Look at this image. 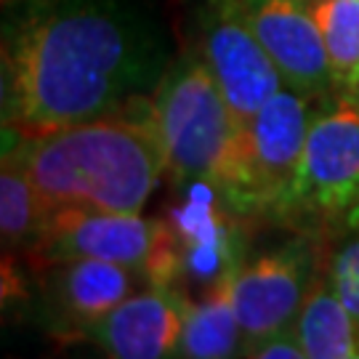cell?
I'll return each mask as SVG.
<instances>
[{
  "label": "cell",
  "mask_w": 359,
  "mask_h": 359,
  "mask_svg": "<svg viewBox=\"0 0 359 359\" xmlns=\"http://www.w3.org/2000/svg\"><path fill=\"white\" fill-rule=\"evenodd\" d=\"M179 56L163 0H11L3 130L35 136L144 102Z\"/></svg>",
  "instance_id": "obj_1"
},
{
  "label": "cell",
  "mask_w": 359,
  "mask_h": 359,
  "mask_svg": "<svg viewBox=\"0 0 359 359\" xmlns=\"http://www.w3.org/2000/svg\"><path fill=\"white\" fill-rule=\"evenodd\" d=\"M3 133V149L16 154L53 210L142 213L160 181L168 179L149 99L35 136Z\"/></svg>",
  "instance_id": "obj_2"
},
{
  "label": "cell",
  "mask_w": 359,
  "mask_h": 359,
  "mask_svg": "<svg viewBox=\"0 0 359 359\" xmlns=\"http://www.w3.org/2000/svg\"><path fill=\"white\" fill-rule=\"evenodd\" d=\"M165 152L168 179L205 187L237 216H250L243 136L229 102L197 48L179 51L149 96Z\"/></svg>",
  "instance_id": "obj_3"
},
{
  "label": "cell",
  "mask_w": 359,
  "mask_h": 359,
  "mask_svg": "<svg viewBox=\"0 0 359 359\" xmlns=\"http://www.w3.org/2000/svg\"><path fill=\"white\" fill-rule=\"evenodd\" d=\"M359 218V93L317 102L283 226L327 237Z\"/></svg>",
  "instance_id": "obj_4"
},
{
  "label": "cell",
  "mask_w": 359,
  "mask_h": 359,
  "mask_svg": "<svg viewBox=\"0 0 359 359\" xmlns=\"http://www.w3.org/2000/svg\"><path fill=\"white\" fill-rule=\"evenodd\" d=\"M40 264L65 258H99L139 271L147 283L168 285L173 271V234L144 213H109L62 208L32 253Z\"/></svg>",
  "instance_id": "obj_5"
},
{
  "label": "cell",
  "mask_w": 359,
  "mask_h": 359,
  "mask_svg": "<svg viewBox=\"0 0 359 359\" xmlns=\"http://www.w3.org/2000/svg\"><path fill=\"white\" fill-rule=\"evenodd\" d=\"M317 102L283 86L245 126L243 154L250 216L283 224Z\"/></svg>",
  "instance_id": "obj_6"
},
{
  "label": "cell",
  "mask_w": 359,
  "mask_h": 359,
  "mask_svg": "<svg viewBox=\"0 0 359 359\" xmlns=\"http://www.w3.org/2000/svg\"><path fill=\"white\" fill-rule=\"evenodd\" d=\"M320 271L314 234L306 231L234 264L229 290L245 341L290 327Z\"/></svg>",
  "instance_id": "obj_7"
},
{
  "label": "cell",
  "mask_w": 359,
  "mask_h": 359,
  "mask_svg": "<svg viewBox=\"0 0 359 359\" xmlns=\"http://www.w3.org/2000/svg\"><path fill=\"white\" fill-rule=\"evenodd\" d=\"M194 48L243 128L285 86L271 56L224 0L200 3Z\"/></svg>",
  "instance_id": "obj_8"
},
{
  "label": "cell",
  "mask_w": 359,
  "mask_h": 359,
  "mask_svg": "<svg viewBox=\"0 0 359 359\" xmlns=\"http://www.w3.org/2000/svg\"><path fill=\"white\" fill-rule=\"evenodd\" d=\"M264 51L271 56L285 86L314 102L335 93L330 67L309 0H224Z\"/></svg>",
  "instance_id": "obj_9"
},
{
  "label": "cell",
  "mask_w": 359,
  "mask_h": 359,
  "mask_svg": "<svg viewBox=\"0 0 359 359\" xmlns=\"http://www.w3.org/2000/svg\"><path fill=\"white\" fill-rule=\"evenodd\" d=\"M189 298L173 285H147L96 320L80 341L112 359L176 357Z\"/></svg>",
  "instance_id": "obj_10"
},
{
  "label": "cell",
  "mask_w": 359,
  "mask_h": 359,
  "mask_svg": "<svg viewBox=\"0 0 359 359\" xmlns=\"http://www.w3.org/2000/svg\"><path fill=\"white\" fill-rule=\"evenodd\" d=\"M142 283L147 280L139 271L99 258L46 261V271L40 277V306L46 325L56 333L83 338L93 322L136 293Z\"/></svg>",
  "instance_id": "obj_11"
},
{
  "label": "cell",
  "mask_w": 359,
  "mask_h": 359,
  "mask_svg": "<svg viewBox=\"0 0 359 359\" xmlns=\"http://www.w3.org/2000/svg\"><path fill=\"white\" fill-rule=\"evenodd\" d=\"M306 359H359V325L322 266L293 322Z\"/></svg>",
  "instance_id": "obj_12"
},
{
  "label": "cell",
  "mask_w": 359,
  "mask_h": 359,
  "mask_svg": "<svg viewBox=\"0 0 359 359\" xmlns=\"http://www.w3.org/2000/svg\"><path fill=\"white\" fill-rule=\"evenodd\" d=\"M229 269L221 274L218 283H213L208 287L205 295L200 301L189 304L176 357L181 359L240 357L245 344V333L240 320H237L234 304H231Z\"/></svg>",
  "instance_id": "obj_13"
},
{
  "label": "cell",
  "mask_w": 359,
  "mask_h": 359,
  "mask_svg": "<svg viewBox=\"0 0 359 359\" xmlns=\"http://www.w3.org/2000/svg\"><path fill=\"white\" fill-rule=\"evenodd\" d=\"M53 218V208L43 200L38 187L11 149H3L0 168V237L11 253H35Z\"/></svg>",
  "instance_id": "obj_14"
},
{
  "label": "cell",
  "mask_w": 359,
  "mask_h": 359,
  "mask_svg": "<svg viewBox=\"0 0 359 359\" xmlns=\"http://www.w3.org/2000/svg\"><path fill=\"white\" fill-rule=\"evenodd\" d=\"M335 93H359V0H309Z\"/></svg>",
  "instance_id": "obj_15"
},
{
  "label": "cell",
  "mask_w": 359,
  "mask_h": 359,
  "mask_svg": "<svg viewBox=\"0 0 359 359\" xmlns=\"http://www.w3.org/2000/svg\"><path fill=\"white\" fill-rule=\"evenodd\" d=\"M335 237H338V243H335L325 269L330 274L341 301L346 304L351 317L359 325V218L354 224H348L344 231H338Z\"/></svg>",
  "instance_id": "obj_16"
},
{
  "label": "cell",
  "mask_w": 359,
  "mask_h": 359,
  "mask_svg": "<svg viewBox=\"0 0 359 359\" xmlns=\"http://www.w3.org/2000/svg\"><path fill=\"white\" fill-rule=\"evenodd\" d=\"M240 357L248 359H306L304 346L298 341L295 327H283V330H271L258 338H248L243 344Z\"/></svg>",
  "instance_id": "obj_17"
}]
</instances>
